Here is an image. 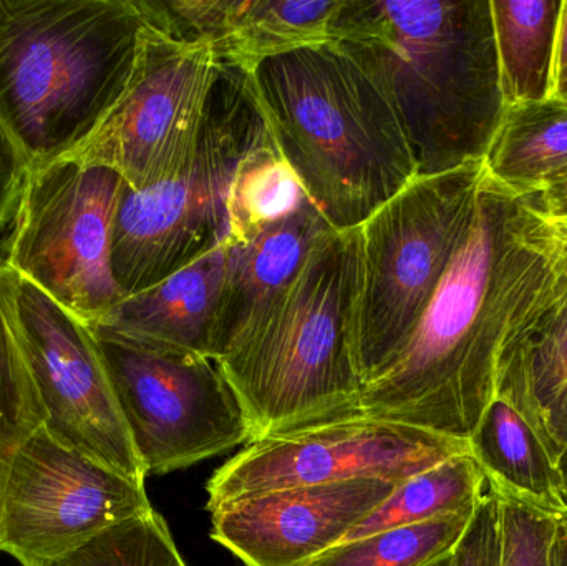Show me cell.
Segmentation results:
<instances>
[{
    "mask_svg": "<svg viewBox=\"0 0 567 566\" xmlns=\"http://www.w3.org/2000/svg\"><path fill=\"white\" fill-rule=\"evenodd\" d=\"M468 445L470 455L495 494L567 521L558 462L535 429L508 402L493 399L470 435Z\"/></svg>",
    "mask_w": 567,
    "mask_h": 566,
    "instance_id": "17",
    "label": "cell"
},
{
    "mask_svg": "<svg viewBox=\"0 0 567 566\" xmlns=\"http://www.w3.org/2000/svg\"><path fill=\"white\" fill-rule=\"evenodd\" d=\"M556 96H561V99L567 100V72L559 79L558 93H556Z\"/></svg>",
    "mask_w": 567,
    "mask_h": 566,
    "instance_id": "35",
    "label": "cell"
},
{
    "mask_svg": "<svg viewBox=\"0 0 567 566\" xmlns=\"http://www.w3.org/2000/svg\"><path fill=\"white\" fill-rule=\"evenodd\" d=\"M219 65L213 47L175 42L143 23L125 92L62 158L113 169L136 192L172 178L195 155Z\"/></svg>",
    "mask_w": 567,
    "mask_h": 566,
    "instance_id": "11",
    "label": "cell"
},
{
    "mask_svg": "<svg viewBox=\"0 0 567 566\" xmlns=\"http://www.w3.org/2000/svg\"><path fill=\"white\" fill-rule=\"evenodd\" d=\"M567 298V219L485 173L475 218L360 414L468 441L513 349Z\"/></svg>",
    "mask_w": 567,
    "mask_h": 566,
    "instance_id": "1",
    "label": "cell"
},
{
    "mask_svg": "<svg viewBox=\"0 0 567 566\" xmlns=\"http://www.w3.org/2000/svg\"><path fill=\"white\" fill-rule=\"evenodd\" d=\"M228 275L219 246L158 285L120 301L102 321L115 335L213 358L216 318Z\"/></svg>",
    "mask_w": 567,
    "mask_h": 566,
    "instance_id": "16",
    "label": "cell"
},
{
    "mask_svg": "<svg viewBox=\"0 0 567 566\" xmlns=\"http://www.w3.org/2000/svg\"><path fill=\"white\" fill-rule=\"evenodd\" d=\"M558 467L559 472H561L563 492H565V501L567 505V451L561 455V457H559Z\"/></svg>",
    "mask_w": 567,
    "mask_h": 566,
    "instance_id": "34",
    "label": "cell"
},
{
    "mask_svg": "<svg viewBox=\"0 0 567 566\" xmlns=\"http://www.w3.org/2000/svg\"><path fill=\"white\" fill-rule=\"evenodd\" d=\"M539 198L549 215L567 219V173L539 192Z\"/></svg>",
    "mask_w": 567,
    "mask_h": 566,
    "instance_id": "31",
    "label": "cell"
},
{
    "mask_svg": "<svg viewBox=\"0 0 567 566\" xmlns=\"http://www.w3.org/2000/svg\"><path fill=\"white\" fill-rule=\"evenodd\" d=\"M559 537H561V542L565 544L567 550V521L563 522L561 528H559Z\"/></svg>",
    "mask_w": 567,
    "mask_h": 566,
    "instance_id": "37",
    "label": "cell"
},
{
    "mask_svg": "<svg viewBox=\"0 0 567 566\" xmlns=\"http://www.w3.org/2000/svg\"><path fill=\"white\" fill-rule=\"evenodd\" d=\"M488 175L523 195L539 193L567 173V100L506 106L485 156Z\"/></svg>",
    "mask_w": 567,
    "mask_h": 566,
    "instance_id": "19",
    "label": "cell"
},
{
    "mask_svg": "<svg viewBox=\"0 0 567 566\" xmlns=\"http://www.w3.org/2000/svg\"><path fill=\"white\" fill-rule=\"evenodd\" d=\"M486 484L488 481L472 455H456L400 482L392 495L352 528L340 544L446 515L473 512L485 494Z\"/></svg>",
    "mask_w": 567,
    "mask_h": 566,
    "instance_id": "22",
    "label": "cell"
},
{
    "mask_svg": "<svg viewBox=\"0 0 567 566\" xmlns=\"http://www.w3.org/2000/svg\"><path fill=\"white\" fill-rule=\"evenodd\" d=\"M342 0H238L216 55L226 65L252 70L272 56L330 42Z\"/></svg>",
    "mask_w": 567,
    "mask_h": 566,
    "instance_id": "21",
    "label": "cell"
},
{
    "mask_svg": "<svg viewBox=\"0 0 567 566\" xmlns=\"http://www.w3.org/2000/svg\"><path fill=\"white\" fill-rule=\"evenodd\" d=\"M27 172L22 153L0 125V229L12 223Z\"/></svg>",
    "mask_w": 567,
    "mask_h": 566,
    "instance_id": "30",
    "label": "cell"
},
{
    "mask_svg": "<svg viewBox=\"0 0 567 566\" xmlns=\"http://www.w3.org/2000/svg\"><path fill=\"white\" fill-rule=\"evenodd\" d=\"M465 454L468 441L350 412L249 442L209 478L206 508L213 512L249 495L303 485L357 478L400 484Z\"/></svg>",
    "mask_w": 567,
    "mask_h": 566,
    "instance_id": "10",
    "label": "cell"
},
{
    "mask_svg": "<svg viewBox=\"0 0 567 566\" xmlns=\"http://www.w3.org/2000/svg\"><path fill=\"white\" fill-rule=\"evenodd\" d=\"M125 182L105 166L55 159L30 168L2 263L85 326L125 299L112 268Z\"/></svg>",
    "mask_w": 567,
    "mask_h": 566,
    "instance_id": "8",
    "label": "cell"
},
{
    "mask_svg": "<svg viewBox=\"0 0 567 566\" xmlns=\"http://www.w3.org/2000/svg\"><path fill=\"white\" fill-rule=\"evenodd\" d=\"M498 495V494H496ZM502 515V566H553L561 518L498 495Z\"/></svg>",
    "mask_w": 567,
    "mask_h": 566,
    "instance_id": "28",
    "label": "cell"
},
{
    "mask_svg": "<svg viewBox=\"0 0 567 566\" xmlns=\"http://www.w3.org/2000/svg\"><path fill=\"white\" fill-rule=\"evenodd\" d=\"M396 485L357 478L249 495L212 512V538L246 566H302L339 545Z\"/></svg>",
    "mask_w": 567,
    "mask_h": 566,
    "instance_id": "14",
    "label": "cell"
},
{
    "mask_svg": "<svg viewBox=\"0 0 567 566\" xmlns=\"http://www.w3.org/2000/svg\"><path fill=\"white\" fill-rule=\"evenodd\" d=\"M45 422L0 281V502L7 475L22 445Z\"/></svg>",
    "mask_w": 567,
    "mask_h": 566,
    "instance_id": "25",
    "label": "cell"
},
{
    "mask_svg": "<svg viewBox=\"0 0 567 566\" xmlns=\"http://www.w3.org/2000/svg\"><path fill=\"white\" fill-rule=\"evenodd\" d=\"M567 72V0H563L561 17L558 30V75L561 79ZM559 83V82H558Z\"/></svg>",
    "mask_w": 567,
    "mask_h": 566,
    "instance_id": "32",
    "label": "cell"
},
{
    "mask_svg": "<svg viewBox=\"0 0 567 566\" xmlns=\"http://www.w3.org/2000/svg\"><path fill=\"white\" fill-rule=\"evenodd\" d=\"M359 229H332L275 308L216 361L252 441L359 411Z\"/></svg>",
    "mask_w": 567,
    "mask_h": 566,
    "instance_id": "5",
    "label": "cell"
},
{
    "mask_svg": "<svg viewBox=\"0 0 567 566\" xmlns=\"http://www.w3.org/2000/svg\"><path fill=\"white\" fill-rule=\"evenodd\" d=\"M303 199L306 193L271 135L239 169L229 208L226 248L251 241L262 229L296 212Z\"/></svg>",
    "mask_w": 567,
    "mask_h": 566,
    "instance_id": "23",
    "label": "cell"
},
{
    "mask_svg": "<svg viewBox=\"0 0 567 566\" xmlns=\"http://www.w3.org/2000/svg\"><path fill=\"white\" fill-rule=\"evenodd\" d=\"M330 42L385 90L419 176L485 159L508 106L492 0H342Z\"/></svg>",
    "mask_w": 567,
    "mask_h": 566,
    "instance_id": "2",
    "label": "cell"
},
{
    "mask_svg": "<svg viewBox=\"0 0 567 566\" xmlns=\"http://www.w3.org/2000/svg\"><path fill=\"white\" fill-rule=\"evenodd\" d=\"M563 0H492L496 52L506 105L558 93Z\"/></svg>",
    "mask_w": 567,
    "mask_h": 566,
    "instance_id": "20",
    "label": "cell"
},
{
    "mask_svg": "<svg viewBox=\"0 0 567 566\" xmlns=\"http://www.w3.org/2000/svg\"><path fill=\"white\" fill-rule=\"evenodd\" d=\"M496 398L523 415L558 462L567 451V298L503 362Z\"/></svg>",
    "mask_w": 567,
    "mask_h": 566,
    "instance_id": "18",
    "label": "cell"
},
{
    "mask_svg": "<svg viewBox=\"0 0 567 566\" xmlns=\"http://www.w3.org/2000/svg\"><path fill=\"white\" fill-rule=\"evenodd\" d=\"M473 512L343 542L302 566H426L455 550Z\"/></svg>",
    "mask_w": 567,
    "mask_h": 566,
    "instance_id": "24",
    "label": "cell"
},
{
    "mask_svg": "<svg viewBox=\"0 0 567 566\" xmlns=\"http://www.w3.org/2000/svg\"><path fill=\"white\" fill-rule=\"evenodd\" d=\"M150 511L145 484L66 447L42 425L7 475L0 552L20 566H49Z\"/></svg>",
    "mask_w": 567,
    "mask_h": 566,
    "instance_id": "13",
    "label": "cell"
},
{
    "mask_svg": "<svg viewBox=\"0 0 567 566\" xmlns=\"http://www.w3.org/2000/svg\"><path fill=\"white\" fill-rule=\"evenodd\" d=\"M452 554L446 555V557L440 558V560L433 562V564L426 566H452Z\"/></svg>",
    "mask_w": 567,
    "mask_h": 566,
    "instance_id": "36",
    "label": "cell"
},
{
    "mask_svg": "<svg viewBox=\"0 0 567 566\" xmlns=\"http://www.w3.org/2000/svg\"><path fill=\"white\" fill-rule=\"evenodd\" d=\"M503 537L498 495L489 484L468 528L452 554V566H502Z\"/></svg>",
    "mask_w": 567,
    "mask_h": 566,
    "instance_id": "29",
    "label": "cell"
},
{
    "mask_svg": "<svg viewBox=\"0 0 567 566\" xmlns=\"http://www.w3.org/2000/svg\"><path fill=\"white\" fill-rule=\"evenodd\" d=\"M269 138L251 73L221 63L188 165L150 188H123L112 268L125 298L226 245L239 169Z\"/></svg>",
    "mask_w": 567,
    "mask_h": 566,
    "instance_id": "6",
    "label": "cell"
},
{
    "mask_svg": "<svg viewBox=\"0 0 567 566\" xmlns=\"http://www.w3.org/2000/svg\"><path fill=\"white\" fill-rule=\"evenodd\" d=\"M0 281L45 414L43 428L66 447L145 484V469L89 326L2 261Z\"/></svg>",
    "mask_w": 567,
    "mask_h": 566,
    "instance_id": "12",
    "label": "cell"
},
{
    "mask_svg": "<svg viewBox=\"0 0 567 566\" xmlns=\"http://www.w3.org/2000/svg\"><path fill=\"white\" fill-rule=\"evenodd\" d=\"M49 566H188L168 525L155 511L128 518L96 535Z\"/></svg>",
    "mask_w": 567,
    "mask_h": 566,
    "instance_id": "26",
    "label": "cell"
},
{
    "mask_svg": "<svg viewBox=\"0 0 567 566\" xmlns=\"http://www.w3.org/2000/svg\"><path fill=\"white\" fill-rule=\"evenodd\" d=\"M561 528V527H559ZM553 566H567V550L561 537L556 538L555 557H553Z\"/></svg>",
    "mask_w": 567,
    "mask_h": 566,
    "instance_id": "33",
    "label": "cell"
},
{
    "mask_svg": "<svg viewBox=\"0 0 567 566\" xmlns=\"http://www.w3.org/2000/svg\"><path fill=\"white\" fill-rule=\"evenodd\" d=\"M143 23L168 39L218 50L238 0H135Z\"/></svg>",
    "mask_w": 567,
    "mask_h": 566,
    "instance_id": "27",
    "label": "cell"
},
{
    "mask_svg": "<svg viewBox=\"0 0 567 566\" xmlns=\"http://www.w3.org/2000/svg\"><path fill=\"white\" fill-rule=\"evenodd\" d=\"M89 328L146 477L252 442L248 414L215 359Z\"/></svg>",
    "mask_w": 567,
    "mask_h": 566,
    "instance_id": "9",
    "label": "cell"
},
{
    "mask_svg": "<svg viewBox=\"0 0 567 566\" xmlns=\"http://www.w3.org/2000/svg\"><path fill=\"white\" fill-rule=\"evenodd\" d=\"M332 231L316 206L302 205L228 249V275L219 302L213 358L225 356L286 295L317 243Z\"/></svg>",
    "mask_w": 567,
    "mask_h": 566,
    "instance_id": "15",
    "label": "cell"
},
{
    "mask_svg": "<svg viewBox=\"0 0 567 566\" xmlns=\"http://www.w3.org/2000/svg\"><path fill=\"white\" fill-rule=\"evenodd\" d=\"M251 82L279 153L336 231L359 228L419 176L385 90L336 42L265 60Z\"/></svg>",
    "mask_w": 567,
    "mask_h": 566,
    "instance_id": "3",
    "label": "cell"
},
{
    "mask_svg": "<svg viewBox=\"0 0 567 566\" xmlns=\"http://www.w3.org/2000/svg\"><path fill=\"white\" fill-rule=\"evenodd\" d=\"M142 33L135 0H0V125L29 169L72 152L109 115Z\"/></svg>",
    "mask_w": 567,
    "mask_h": 566,
    "instance_id": "4",
    "label": "cell"
},
{
    "mask_svg": "<svg viewBox=\"0 0 567 566\" xmlns=\"http://www.w3.org/2000/svg\"><path fill=\"white\" fill-rule=\"evenodd\" d=\"M485 173L482 159L416 176L357 228L363 389L393 364L468 236Z\"/></svg>",
    "mask_w": 567,
    "mask_h": 566,
    "instance_id": "7",
    "label": "cell"
}]
</instances>
